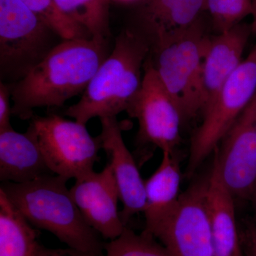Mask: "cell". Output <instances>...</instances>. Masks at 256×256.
<instances>
[{
    "label": "cell",
    "instance_id": "obj_1",
    "mask_svg": "<svg viewBox=\"0 0 256 256\" xmlns=\"http://www.w3.org/2000/svg\"><path fill=\"white\" fill-rule=\"evenodd\" d=\"M108 56L107 40H63L22 78L10 86L12 114L32 119L38 108L60 107L84 94L98 69Z\"/></svg>",
    "mask_w": 256,
    "mask_h": 256
},
{
    "label": "cell",
    "instance_id": "obj_2",
    "mask_svg": "<svg viewBox=\"0 0 256 256\" xmlns=\"http://www.w3.org/2000/svg\"><path fill=\"white\" fill-rule=\"evenodd\" d=\"M68 180L50 174L28 182H4L0 188L33 226L50 232L69 248L102 255L104 244L84 220Z\"/></svg>",
    "mask_w": 256,
    "mask_h": 256
},
{
    "label": "cell",
    "instance_id": "obj_3",
    "mask_svg": "<svg viewBox=\"0 0 256 256\" xmlns=\"http://www.w3.org/2000/svg\"><path fill=\"white\" fill-rule=\"evenodd\" d=\"M150 50L142 35L130 30L121 32L80 100L64 114L86 124L94 118L117 117L127 112L142 86V66Z\"/></svg>",
    "mask_w": 256,
    "mask_h": 256
},
{
    "label": "cell",
    "instance_id": "obj_4",
    "mask_svg": "<svg viewBox=\"0 0 256 256\" xmlns=\"http://www.w3.org/2000/svg\"><path fill=\"white\" fill-rule=\"evenodd\" d=\"M208 38L200 21L182 33L156 42L152 67L185 120L203 112L206 106L203 60Z\"/></svg>",
    "mask_w": 256,
    "mask_h": 256
},
{
    "label": "cell",
    "instance_id": "obj_5",
    "mask_svg": "<svg viewBox=\"0 0 256 256\" xmlns=\"http://www.w3.org/2000/svg\"><path fill=\"white\" fill-rule=\"evenodd\" d=\"M58 38L62 40L21 0H0L2 82L22 78L60 43Z\"/></svg>",
    "mask_w": 256,
    "mask_h": 256
},
{
    "label": "cell",
    "instance_id": "obj_6",
    "mask_svg": "<svg viewBox=\"0 0 256 256\" xmlns=\"http://www.w3.org/2000/svg\"><path fill=\"white\" fill-rule=\"evenodd\" d=\"M256 92V44L203 111V121L192 138L186 174L196 172L214 152Z\"/></svg>",
    "mask_w": 256,
    "mask_h": 256
},
{
    "label": "cell",
    "instance_id": "obj_7",
    "mask_svg": "<svg viewBox=\"0 0 256 256\" xmlns=\"http://www.w3.org/2000/svg\"><path fill=\"white\" fill-rule=\"evenodd\" d=\"M28 130L36 138L53 174L76 180L94 171L101 148L86 124L50 114L32 118Z\"/></svg>",
    "mask_w": 256,
    "mask_h": 256
},
{
    "label": "cell",
    "instance_id": "obj_8",
    "mask_svg": "<svg viewBox=\"0 0 256 256\" xmlns=\"http://www.w3.org/2000/svg\"><path fill=\"white\" fill-rule=\"evenodd\" d=\"M207 183L208 176L181 194L172 213L153 232L173 256H214Z\"/></svg>",
    "mask_w": 256,
    "mask_h": 256
},
{
    "label": "cell",
    "instance_id": "obj_9",
    "mask_svg": "<svg viewBox=\"0 0 256 256\" xmlns=\"http://www.w3.org/2000/svg\"><path fill=\"white\" fill-rule=\"evenodd\" d=\"M127 112L137 119L141 142L156 146L162 152L174 153L184 117L152 66L146 69L140 89Z\"/></svg>",
    "mask_w": 256,
    "mask_h": 256
},
{
    "label": "cell",
    "instance_id": "obj_10",
    "mask_svg": "<svg viewBox=\"0 0 256 256\" xmlns=\"http://www.w3.org/2000/svg\"><path fill=\"white\" fill-rule=\"evenodd\" d=\"M220 176L234 197H252L256 184V92L214 150Z\"/></svg>",
    "mask_w": 256,
    "mask_h": 256
},
{
    "label": "cell",
    "instance_id": "obj_11",
    "mask_svg": "<svg viewBox=\"0 0 256 256\" xmlns=\"http://www.w3.org/2000/svg\"><path fill=\"white\" fill-rule=\"evenodd\" d=\"M86 223L104 238L114 240L126 226L118 210V188L110 164L100 172L92 171L76 180L70 188Z\"/></svg>",
    "mask_w": 256,
    "mask_h": 256
},
{
    "label": "cell",
    "instance_id": "obj_12",
    "mask_svg": "<svg viewBox=\"0 0 256 256\" xmlns=\"http://www.w3.org/2000/svg\"><path fill=\"white\" fill-rule=\"evenodd\" d=\"M100 121L101 132L97 138L101 149H104L110 158L108 164L124 205L120 212L121 218L126 226L133 216L144 212L146 181L142 180L134 158L124 142L117 118H102Z\"/></svg>",
    "mask_w": 256,
    "mask_h": 256
},
{
    "label": "cell",
    "instance_id": "obj_13",
    "mask_svg": "<svg viewBox=\"0 0 256 256\" xmlns=\"http://www.w3.org/2000/svg\"><path fill=\"white\" fill-rule=\"evenodd\" d=\"M252 34L250 24L242 22L218 35L208 37L203 60L204 110L242 64V54Z\"/></svg>",
    "mask_w": 256,
    "mask_h": 256
},
{
    "label": "cell",
    "instance_id": "obj_14",
    "mask_svg": "<svg viewBox=\"0 0 256 256\" xmlns=\"http://www.w3.org/2000/svg\"><path fill=\"white\" fill-rule=\"evenodd\" d=\"M206 196L214 256H244L234 196L224 183L215 156L208 176Z\"/></svg>",
    "mask_w": 256,
    "mask_h": 256
},
{
    "label": "cell",
    "instance_id": "obj_15",
    "mask_svg": "<svg viewBox=\"0 0 256 256\" xmlns=\"http://www.w3.org/2000/svg\"><path fill=\"white\" fill-rule=\"evenodd\" d=\"M50 174L53 173L40 144L28 130L25 133L16 132L13 128L0 132L2 182H28Z\"/></svg>",
    "mask_w": 256,
    "mask_h": 256
},
{
    "label": "cell",
    "instance_id": "obj_16",
    "mask_svg": "<svg viewBox=\"0 0 256 256\" xmlns=\"http://www.w3.org/2000/svg\"><path fill=\"white\" fill-rule=\"evenodd\" d=\"M162 153L160 166L146 181V226L142 232L150 236L171 215L181 196L178 160L174 153Z\"/></svg>",
    "mask_w": 256,
    "mask_h": 256
},
{
    "label": "cell",
    "instance_id": "obj_17",
    "mask_svg": "<svg viewBox=\"0 0 256 256\" xmlns=\"http://www.w3.org/2000/svg\"><path fill=\"white\" fill-rule=\"evenodd\" d=\"M205 0H148L143 18L156 42L176 36L201 21Z\"/></svg>",
    "mask_w": 256,
    "mask_h": 256
},
{
    "label": "cell",
    "instance_id": "obj_18",
    "mask_svg": "<svg viewBox=\"0 0 256 256\" xmlns=\"http://www.w3.org/2000/svg\"><path fill=\"white\" fill-rule=\"evenodd\" d=\"M40 246L36 230L0 188V256H36Z\"/></svg>",
    "mask_w": 256,
    "mask_h": 256
},
{
    "label": "cell",
    "instance_id": "obj_19",
    "mask_svg": "<svg viewBox=\"0 0 256 256\" xmlns=\"http://www.w3.org/2000/svg\"><path fill=\"white\" fill-rule=\"evenodd\" d=\"M67 18L88 32L92 38L109 36L108 0H54Z\"/></svg>",
    "mask_w": 256,
    "mask_h": 256
},
{
    "label": "cell",
    "instance_id": "obj_20",
    "mask_svg": "<svg viewBox=\"0 0 256 256\" xmlns=\"http://www.w3.org/2000/svg\"><path fill=\"white\" fill-rule=\"evenodd\" d=\"M106 256H173L152 236L124 228L118 238L104 244Z\"/></svg>",
    "mask_w": 256,
    "mask_h": 256
},
{
    "label": "cell",
    "instance_id": "obj_21",
    "mask_svg": "<svg viewBox=\"0 0 256 256\" xmlns=\"http://www.w3.org/2000/svg\"><path fill=\"white\" fill-rule=\"evenodd\" d=\"M21 1L56 32L62 40L92 38L86 30L69 20L60 11L54 0Z\"/></svg>",
    "mask_w": 256,
    "mask_h": 256
},
{
    "label": "cell",
    "instance_id": "obj_22",
    "mask_svg": "<svg viewBox=\"0 0 256 256\" xmlns=\"http://www.w3.org/2000/svg\"><path fill=\"white\" fill-rule=\"evenodd\" d=\"M254 0H205V11L210 13L216 31L230 30L252 14Z\"/></svg>",
    "mask_w": 256,
    "mask_h": 256
},
{
    "label": "cell",
    "instance_id": "obj_23",
    "mask_svg": "<svg viewBox=\"0 0 256 256\" xmlns=\"http://www.w3.org/2000/svg\"><path fill=\"white\" fill-rule=\"evenodd\" d=\"M11 97L10 87L4 82L0 84V132L12 128L10 118L12 116L10 98Z\"/></svg>",
    "mask_w": 256,
    "mask_h": 256
},
{
    "label": "cell",
    "instance_id": "obj_24",
    "mask_svg": "<svg viewBox=\"0 0 256 256\" xmlns=\"http://www.w3.org/2000/svg\"><path fill=\"white\" fill-rule=\"evenodd\" d=\"M36 256H102V255L95 254V252H82V250L69 247L64 249H52L41 245Z\"/></svg>",
    "mask_w": 256,
    "mask_h": 256
},
{
    "label": "cell",
    "instance_id": "obj_25",
    "mask_svg": "<svg viewBox=\"0 0 256 256\" xmlns=\"http://www.w3.org/2000/svg\"><path fill=\"white\" fill-rule=\"evenodd\" d=\"M242 245H244L248 256H256V226L247 223L242 235Z\"/></svg>",
    "mask_w": 256,
    "mask_h": 256
},
{
    "label": "cell",
    "instance_id": "obj_26",
    "mask_svg": "<svg viewBox=\"0 0 256 256\" xmlns=\"http://www.w3.org/2000/svg\"><path fill=\"white\" fill-rule=\"evenodd\" d=\"M252 23L250 24L252 26V34H256V0H254L252 2Z\"/></svg>",
    "mask_w": 256,
    "mask_h": 256
},
{
    "label": "cell",
    "instance_id": "obj_27",
    "mask_svg": "<svg viewBox=\"0 0 256 256\" xmlns=\"http://www.w3.org/2000/svg\"><path fill=\"white\" fill-rule=\"evenodd\" d=\"M252 198H254V201H256V184L255 188H254V194H252Z\"/></svg>",
    "mask_w": 256,
    "mask_h": 256
},
{
    "label": "cell",
    "instance_id": "obj_28",
    "mask_svg": "<svg viewBox=\"0 0 256 256\" xmlns=\"http://www.w3.org/2000/svg\"><path fill=\"white\" fill-rule=\"evenodd\" d=\"M256 210V201H255Z\"/></svg>",
    "mask_w": 256,
    "mask_h": 256
},
{
    "label": "cell",
    "instance_id": "obj_29",
    "mask_svg": "<svg viewBox=\"0 0 256 256\" xmlns=\"http://www.w3.org/2000/svg\"><path fill=\"white\" fill-rule=\"evenodd\" d=\"M126 1H128V0H126Z\"/></svg>",
    "mask_w": 256,
    "mask_h": 256
}]
</instances>
